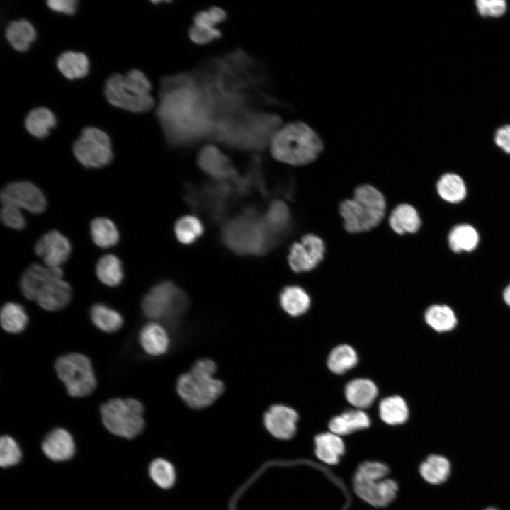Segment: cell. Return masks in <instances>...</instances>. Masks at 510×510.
Instances as JSON below:
<instances>
[{"label":"cell","instance_id":"7c38bea8","mask_svg":"<svg viewBox=\"0 0 510 510\" xmlns=\"http://www.w3.org/2000/svg\"><path fill=\"white\" fill-rule=\"evenodd\" d=\"M52 269L37 286L33 300L45 310L58 311L67 307L71 301L72 289L62 279V268L56 267Z\"/></svg>","mask_w":510,"mask_h":510},{"label":"cell","instance_id":"ffe728a7","mask_svg":"<svg viewBox=\"0 0 510 510\" xmlns=\"http://www.w3.org/2000/svg\"><path fill=\"white\" fill-rule=\"evenodd\" d=\"M139 341L147 353L155 356L164 354L169 346L166 331L156 322L147 324L141 329Z\"/></svg>","mask_w":510,"mask_h":510},{"label":"cell","instance_id":"5b68a950","mask_svg":"<svg viewBox=\"0 0 510 510\" xmlns=\"http://www.w3.org/2000/svg\"><path fill=\"white\" fill-rule=\"evenodd\" d=\"M215 363L210 359H200L191 370L177 380L176 390L186 404L193 409L211 405L224 391L223 383L214 378Z\"/></svg>","mask_w":510,"mask_h":510},{"label":"cell","instance_id":"d4e9b609","mask_svg":"<svg viewBox=\"0 0 510 510\" xmlns=\"http://www.w3.org/2000/svg\"><path fill=\"white\" fill-rule=\"evenodd\" d=\"M57 66L66 78L73 80L83 78L88 74L89 62L82 52L67 51L58 57Z\"/></svg>","mask_w":510,"mask_h":510},{"label":"cell","instance_id":"bcb514c9","mask_svg":"<svg viewBox=\"0 0 510 510\" xmlns=\"http://www.w3.org/2000/svg\"><path fill=\"white\" fill-rule=\"evenodd\" d=\"M77 3L76 0H49L46 2L51 10L69 15L75 13Z\"/></svg>","mask_w":510,"mask_h":510},{"label":"cell","instance_id":"8fae6325","mask_svg":"<svg viewBox=\"0 0 510 510\" xmlns=\"http://www.w3.org/2000/svg\"><path fill=\"white\" fill-rule=\"evenodd\" d=\"M77 160L86 167L101 168L110 163L113 151L109 136L95 127H86L73 144Z\"/></svg>","mask_w":510,"mask_h":510},{"label":"cell","instance_id":"1f68e13d","mask_svg":"<svg viewBox=\"0 0 510 510\" xmlns=\"http://www.w3.org/2000/svg\"><path fill=\"white\" fill-rule=\"evenodd\" d=\"M382 420L390 425L404 423L409 416L406 402L400 396H391L383 399L379 406Z\"/></svg>","mask_w":510,"mask_h":510},{"label":"cell","instance_id":"2e32d148","mask_svg":"<svg viewBox=\"0 0 510 510\" xmlns=\"http://www.w3.org/2000/svg\"><path fill=\"white\" fill-rule=\"evenodd\" d=\"M35 253L40 256L45 266L60 267L68 259L71 245L69 240L57 230L45 234L36 242Z\"/></svg>","mask_w":510,"mask_h":510},{"label":"cell","instance_id":"e0dca14e","mask_svg":"<svg viewBox=\"0 0 510 510\" xmlns=\"http://www.w3.org/2000/svg\"><path fill=\"white\" fill-rule=\"evenodd\" d=\"M298 419V413L293 409L282 404L271 406L264 417V425L270 434L285 440L295 435Z\"/></svg>","mask_w":510,"mask_h":510},{"label":"cell","instance_id":"f546056e","mask_svg":"<svg viewBox=\"0 0 510 510\" xmlns=\"http://www.w3.org/2000/svg\"><path fill=\"white\" fill-rule=\"evenodd\" d=\"M0 319L3 329L11 334L22 332L28 324V315L25 308L13 302L2 307Z\"/></svg>","mask_w":510,"mask_h":510},{"label":"cell","instance_id":"ab89813d","mask_svg":"<svg viewBox=\"0 0 510 510\" xmlns=\"http://www.w3.org/2000/svg\"><path fill=\"white\" fill-rule=\"evenodd\" d=\"M149 472L152 480L162 488H169L174 483V468L164 459L157 458L152 461Z\"/></svg>","mask_w":510,"mask_h":510},{"label":"cell","instance_id":"f6af8a7d","mask_svg":"<svg viewBox=\"0 0 510 510\" xmlns=\"http://www.w3.org/2000/svg\"><path fill=\"white\" fill-rule=\"evenodd\" d=\"M221 32L218 29L209 30L192 24L188 30L190 40L198 45H205L218 39Z\"/></svg>","mask_w":510,"mask_h":510},{"label":"cell","instance_id":"b9f144b4","mask_svg":"<svg viewBox=\"0 0 510 510\" xmlns=\"http://www.w3.org/2000/svg\"><path fill=\"white\" fill-rule=\"evenodd\" d=\"M21 458V451L16 441L8 436L0 439V465L2 468L17 464Z\"/></svg>","mask_w":510,"mask_h":510},{"label":"cell","instance_id":"f1b7e54d","mask_svg":"<svg viewBox=\"0 0 510 510\" xmlns=\"http://www.w3.org/2000/svg\"><path fill=\"white\" fill-rule=\"evenodd\" d=\"M55 125L56 118L53 113L45 107L31 110L25 119V126L28 132L40 139L47 137L50 130Z\"/></svg>","mask_w":510,"mask_h":510},{"label":"cell","instance_id":"9c48e42d","mask_svg":"<svg viewBox=\"0 0 510 510\" xmlns=\"http://www.w3.org/2000/svg\"><path fill=\"white\" fill-rule=\"evenodd\" d=\"M55 368L68 394L84 397L96 389L97 381L89 358L79 353H69L57 358Z\"/></svg>","mask_w":510,"mask_h":510},{"label":"cell","instance_id":"83f0119b","mask_svg":"<svg viewBox=\"0 0 510 510\" xmlns=\"http://www.w3.org/2000/svg\"><path fill=\"white\" fill-rule=\"evenodd\" d=\"M282 308L293 317L304 314L310 305V298L306 291L297 285L285 287L280 294Z\"/></svg>","mask_w":510,"mask_h":510},{"label":"cell","instance_id":"f35d334b","mask_svg":"<svg viewBox=\"0 0 510 510\" xmlns=\"http://www.w3.org/2000/svg\"><path fill=\"white\" fill-rule=\"evenodd\" d=\"M174 232L177 239L182 244L195 242L203 233V225L196 217L186 215L176 222Z\"/></svg>","mask_w":510,"mask_h":510},{"label":"cell","instance_id":"681fc988","mask_svg":"<svg viewBox=\"0 0 510 510\" xmlns=\"http://www.w3.org/2000/svg\"><path fill=\"white\" fill-rule=\"evenodd\" d=\"M484 510H499V509L494 508V507H489V508L485 509Z\"/></svg>","mask_w":510,"mask_h":510},{"label":"cell","instance_id":"74e56055","mask_svg":"<svg viewBox=\"0 0 510 510\" xmlns=\"http://www.w3.org/2000/svg\"><path fill=\"white\" fill-rule=\"evenodd\" d=\"M358 361L355 350L346 344L335 347L330 353L328 360V368L334 373L342 374L353 368Z\"/></svg>","mask_w":510,"mask_h":510},{"label":"cell","instance_id":"5bb4252c","mask_svg":"<svg viewBox=\"0 0 510 510\" xmlns=\"http://www.w3.org/2000/svg\"><path fill=\"white\" fill-rule=\"evenodd\" d=\"M324 251V244L321 238L312 234H306L300 242L291 246L289 265L297 273L310 271L323 259Z\"/></svg>","mask_w":510,"mask_h":510},{"label":"cell","instance_id":"cb8c5ba5","mask_svg":"<svg viewBox=\"0 0 510 510\" xmlns=\"http://www.w3.org/2000/svg\"><path fill=\"white\" fill-rule=\"evenodd\" d=\"M389 224L397 234H404L417 232L421 226V220L413 206L400 204L392 211Z\"/></svg>","mask_w":510,"mask_h":510},{"label":"cell","instance_id":"e575fe53","mask_svg":"<svg viewBox=\"0 0 510 510\" xmlns=\"http://www.w3.org/2000/svg\"><path fill=\"white\" fill-rule=\"evenodd\" d=\"M97 277L103 284L115 287L123 279V271L120 259L113 254L102 256L96 267Z\"/></svg>","mask_w":510,"mask_h":510},{"label":"cell","instance_id":"30bf717a","mask_svg":"<svg viewBox=\"0 0 510 510\" xmlns=\"http://www.w3.org/2000/svg\"><path fill=\"white\" fill-rule=\"evenodd\" d=\"M185 293L171 282L154 285L143 298L142 310L146 317L170 321L179 317L188 306Z\"/></svg>","mask_w":510,"mask_h":510},{"label":"cell","instance_id":"6da1fadb","mask_svg":"<svg viewBox=\"0 0 510 510\" xmlns=\"http://www.w3.org/2000/svg\"><path fill=\"white\" fill-rule=\"evenodd\" d=\"M317 132L302 121L280 125L271 135L269 149L272 157L283 163L301 166L314 161L323 150Z\"/></svg>","mask_w":510,"mask_h":510},{"label":"cell","instance_id":"8992f818","mask_svg":"<svg viewBox=\"0 0 510 510\" xmlns=\"http://www.w3.org/2000/svg\"><path fill=\"white\" fill-rule=\"evenodd\" d=\"M389 472L387 466L380 462L363 463L353 476L355 492L373 506H387L395 499L398 490L396 482L386 478Z\"/></svg>","mask_w":510,"mask_h":510},{"label":"cell","instance_id":"7402d4cb","mask_svg":"<svg viewBox=\"0 0 510 510\" xmlns=\"http://www.w3.org/2000/svg\"><path fill=\"white\" fill-rule=\"evenodd\" d=\"M370 419L361 409L349 410L336 416L329 423L331 432L341 436L368 427Z\"/></svg>","mask_w":510,"mask_h":510},{"label":"cell","instance_id":"3957f363","mask_svg":"<svg viewBox=\"0 0 510 510\" xmlns=\"http://www.w3.org/2000/svg\"><path fill=\"white\" fill-rule=\"evenodd\" d=\"M152 86L147 77L133 69L125 75L113 74L106 81L104 94L113 106L134 112L150 110L155 101L151 95Z\"/></svg>","mask_w":510,"mask_h":510},{"label":"cell","instance_id":"7a4b0ae2","mask_svg":"<svg viewBox=\"0 0 510 510\" xmlns=\"http://www.w3.org/2000/svg\"><path fill=\"white\" fill-rule=\"evenodd\" d=\"M222 243L239 255H261L276 244L265 224L264 216L253 207H247L227 220L221 229Z\"/></svg>","mask_w":510,"mask_h":510},{"label":"cell","instance_id":"4fadbf2b","mask_svg":"<svg viewBox=\"0 0 510 510\" xmlns=\"http://www.w3.org/2000/svg\"><path fill=\"white\" fill-rule=\"evenodd\" d=\"M2 205L15 206L32 213L42 212L46 208V199L42 192L29 181L13 182L1 191Z\"/></svg>","mask_w":510,"mask_h":510},{"label":"cell","instance_id":"9a60e30c","mask_svg":"<svg viewBox=\"0 0 510 510\" xmlns=\"http://www.w3.org/2000/svg\"><path fill=\"white\" fill-rule=\"evenodd\" d=\"M198 166L217 181H229L239 174L230 158L212 144L203 146L198 154Z\"/></svg>","mask_w":510,"mask_h":510},{"label":"cell","instance_id":"ba28073f","mask_svg":"<svg viewBox=\"0 0 510 510\" xmlns=\"http://www.w3.org/2000/svg\"><path fill=\"white\" fill-rule=\"evenodd\" d=\"M217 181L192 187L186 196L192 207L213 220L223 218L233 200L243 196L234 178Z\"/></svg>","mask_w":510,"mask_h":510},{"label":"cell","instance_id":"44dd1931","mask_svg":"<svg viewBox=\"0 0 510 510\" xmlns=\"http://www.w3.org/2000/svg\"><path fill=\"white\" fill-rule=\"evenodd\" d=\"M345 395L353 407L361 409L370 407L378 395V388L368 379L358 378L350 381L346 386Z\"/></svg>","mask_w":510,"mask_h":510},{"label":"cell","instance_id":"4dcf8cb0","mask_svg":"<svg viewBox=\"0 0 510 510\" xmlns=\"http://www.w3.org/2000/svg\"><path fill=\"white\" fill-rule=\"evenodd\" d=\"M93 324L100 330L112 333L119 330L123 324L121 314L114 309L103 305L96 304L90 310Z\"/></svg>","mask_w":510,"mask_h":510},{"label":"cell","instance_id":"ee69618b","mask_svg":"<svg viewBox=\"0 0 510 510\" xmlns=\"http://www.w3.org/2000/svg\"><path fill=\"white\" fill-rule=\"evenodd\" d=\"M475 5L479 13L483 16L499 17L506 10L504 0H477Z\"/></svg>","mask_w":510,"mask_h":510},{"label":"cell","instance_id":"277c9868","mask_svg":"<svg viewBox=\"0 0 510 510\" xmlns=\"http://www.w3.org/2000/svg\"><path fill=\"white\" fill-rule=\"evenodd\" d=\"M386 210L384 196L375 187H357L351 199L340 204L339 212L346 231L358 233L376 227L383 219Z\"/></svg>","mask_w":510,"mask_h":510},{"label":"cell","instance_id":"52a82bcc","mask_svg":"<svg viewBox=\"0 0 510 510\" xmlns=\"http://www.w3.org/2000/svg\"><path fill=\"white\" fill-rule=\"evenodd\" d=\"M100 412L105 427L118 436L133 438L144 429V408L136 399H111L101 405Z\"/></svg>","mask_w":510,"mask_h":510},{"label":"cell","instance_id":"7dc6e473","mask_svg":"<svg viewBox=\"0 0 510 510\" xmlns=\"http://www.w3.org/2000/svg\"><path fill=\"white\" fill-rule=\"evenodd\" d=\"M494 142L505 152L510 154V125H505L497 130Z\"/></svg>","mask_w":510,"mask_h":510},{"label":"cell","instance_id":"ac0fdd59","mask_svg":"<svg viewBox=\"0 0 510 510\" xmlns=\"http://www.w3.org/2000/svg\"><path fill=\"white\" fill-rule=\"evenodd\" d=\"M42 448L50 459L63 461L72 457L75 446L71 434L67 430L56 428L45 436Z\"/></svg>","mask_w":510,"mask_h":510},{"label":"cell","instance_id":"603a6c76","mask_svg":"<svg viewBox=\"0 0 510 510\" xmlns=\"http://www.w3.org/2000/svg\"><path fill=\"white\" fill-rule=\"evenodd\" d=\"M314 444L317 457L329 465L337 464L344 453L345 446L342 439L332 432L317 435Z\"/></svg>","mask_w":510,"mask_h":510},{"label":"cell","instance_id":"60d3db41","mask_svg":"<svg viewBox=\"0 0 510 510\" xmlns=\"http://www.w3.org/2000/svg\"><path fill=\"white\" fill-rule=\"evenodd\" d=\"M227 18L225 11L218 7L212 6L207 10L198 11L193 18V25L206 29H217V26Z\"/></svg>","mask_w":510,"mask_h":510},{"label":"cell","instance_id":"836d02e7","mask_svg":"<svg viewBox=\"0 0 510 510\" xmlns=\"http://www.w3.org/2000/svg\"><path fill=\"white\" fill-rule=\"evenodd\" d=\"M478 242L479 234L477 230L468 224L454 227L448 235L449 246L457 253L471 251L477 247Z\"/></svg>","mask_w":510,"mask_h":510},{"label":"cell","instance_id":"4316f807","mask_svg":"<svg viewBox=\"0 0 510 510\" xmlns=\"http://www.w3.org/2000/svg\"><path fill=\"white\" fill-rule=\"evenodd\" d=\"M450 471V461L443 455L435 454L427 457L419 467L421 477L432 484H439L446 482Z\"/></svg>","mask_w":510,"mask_h":510},{"label":"cell","instance_id":"d590c367","mask_svg":"<svg viewBox=\"0 0 510 510\" xmlns=\"http://www.w3.org/2000/svg\"><path fill=\"white\" fill-rule=\"evenodd\" d=\"M425 320L428 325L438 332H449L454 329L457 324L453 310L450 307L442 305L430 306L425 312Z\"/></svg>","mask_w":510,"mask_h":510},{"label":"cell","instance_id":"484cf974","mask_svg":"<svg viewBox=\"0 0 510 510\" xmlns=\"http://www.w3.org/2000/svg\"><path fill=\"white\" fill-rule=\"evenodd\" d=\"M6 38L16 50L25 52L35 40L36 32L29 21L21 19L9 23L6 29Z\"/></svg>","mask_w":510,"mask_h":510},{"label":"cell","instance_id":"8d00e7d4","mask_svg":"<svg viewBox=\"0 0 510 510\" xmlns=\"http://www.w3.org/2000/svg\"><path fill=\"white\" fill-rule=\"evenodd\" d=\"M91 234L94 242L101 248L115 245L119 240V233L115 224L109 219L98 217L91 223Z\"/></svg>","mask_w":510,"mask_h":510},{"label":"cell","instance_id":"d6986e66","mask_svg":"<svg viewBox=\"0 0 510 510\" xmlns=\"http://www.w3.org/2000/svg\"><path fill=\"white\" fill-rule=\"evenodd\" d=\"M263 216L271 236L277 244L290 226V213L288 206L283 201L274 200Z\"/></svg>","mask_w":510,"mask_h":510},{"label":"cell","instance_id":"c3c4849f","mask_svg":"<svg viewBox=\"0 0 510 510\" xmlns=\"http://www.w3.org/2000/svg\"><path fill=\"white\" fill-rule=\"evenodd\" d=\"M503 297L505 302L510 306V284L504 289Z\"/></svg>","mask_w":510,"mask_h":510},{"label":"cell","instance_id":"7bdbcfd3","mask_svg":"<svg viewBox=\"0 0 510 510\" xmlns=\"http://www.w3.org/2000/svg\"><path fill=\"white\" fill-rule=\"evenodd\" d=\"M1 219L6 226L15 230H22L26 226V220L21 210L13 205H2Z\"/></svg>","mask_w":510,"mask_h":510},{"label":"cell","instance_id":"d6a6232c","mask_svg":"<svg viewBox=\"0 0 510 510\" xmlns=\"http://www.w3.org/2000/svg\"><path fill=\"white\" fill-rule=\"evenodd\" d=\"M437 192L442 199L457 203L466 196L467 191L462 178L453 173H447L441 176L436 185Z\"/></svg>","mask_w":510,"mask_h":510}]
</instances>
